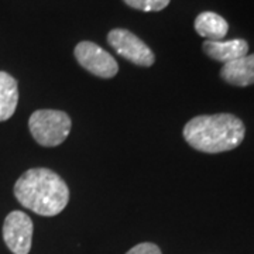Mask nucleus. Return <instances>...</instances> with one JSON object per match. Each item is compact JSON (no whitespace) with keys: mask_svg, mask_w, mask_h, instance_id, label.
<instances>
[{"mask_svg":"<svg viewBox=\"0 0 254 254\" xmlns=\"http://www.w3.org/2000/svg\"><path fill=\"white\" fill-rule=\"evenodd\" d=\"M126 254H163L160 247L154 243H140L130 249Z\"/></svg>","mask_w":254,"mask_h":254,"instance_id":"12","label":"nucleus"},{"mask_svg":"<svg viewBox=\"0 0 254 254\" xmlns=\"http://www.w3.org/2000/svg\"><path fill=\"white\" fill-rule=\"evenodd\" d=\"M71 118L61 110H36L28 120V128L33 138L43 147L63 144L71 133Z\"/></svg>","mask_w":254,"mask_h":254,"instance_id":"3","label":"nucleus"},{"mask_svg":"<svg viewBox=\"0 0 254 254\" xmlns=\"http://www.w3.org/2000/svg\"><path fill=\"white\" fill-rule=\"evenodd\" d=\"M184 138L202 153L218 154L235 150L245 140L243 122L230 113L202 115L190 119L184 126Z\"/></svg>","mask_w":254,"mask_h":254,"instance_id":"2","label":"nucleus"},{"mask_svg":"<svg viewBox=\"0 0 254 254\" xmlns=\"http://www.w3.org/2000/svg\"><path fill=\"white\" fill-rule=\"evenodd\" d=\"M127 6L140 11H160L165 9L171 0H123Z\"/></svg>","mask_w":254,"mask_h":254,"instance_id":"11","label":"nucleus"},{"mask_svg":"<svg viewBox=\"0 0 254 254\" xmlns=\"http://www.w3.org/2000/svg\"><path fill=\"white\" fill-rule=\"evenodd\" d=\"M195 30L206 41H220L229 31V24L225 18L213 11H203L195 18Z\"/></svg>","mask_w":254,"mask_h":254,"instance_id":"9","label":"nucleus"},{"mask_svg":"<svg viewBox=\"0 0 254 254\" xmlns=\"http://www.w3.org/2000/svg\"><path fill=\"white\" fill-rule=\"evenodd\" d=\"M33 220L21 210H13L3 223V240L13 254H28L33 242Z\"/></svg>","mask_w":254,"mask_h":254,"instance_id":"6","label":"nucleus"},{"mask_svg":"<svg viewBox=\"0 0 254 254\" xmlns=\"http://www.w3.org/2000/svg\"><path fill=\"white\" fill-rule=\"evenodd\" d=\"M203 53L208 55L209 58L223 63V65L230 61H235L237 58H242L249 53V44L246 40L236 38L230 41H205L202 44Z\"/></svg>","mask_w":254,"mask_h":254,"instance_id":"7","label":"nucleus"},{"mask_svg":"<svg viewBox=\"0 0 254 254\" xmlns=\"http://www.w3.org/2000/svg\"><path fill=\"white\" fill-rule=\"evenodd\" d=\"M108 43L120 57L138 66H151L154 64V53L150 47L126 28L112 30L108 34Z\"/></svg>","mask_w":254,"mask_h":254,"instance_id":"4","label":"nucleus"},{"mask_svg":"<svg viewBox=\"0 0 254 254\" xmlns=\"http://www.w3.org/2000/svg\"><path fill=\"white\" fill-rule=\"evenodd\" d=\"M18 203L40 216H57L69 200V190L63 178L48 168H31L14 184Z\"/></svg>","mask_w":254,"mask_h":254,"instance_id":"1","label":"nucleus"},{"mask_svg":"<svg viewBox=\"0 0 254 254\" xmlns=\"http://www.w3.org/2000/svg\"><path fill=\"white\" fill-rule=\"evenodd\" d=\"M17 103V81L10 73L0 71V122H4L14 115Z\"/></svg>","mask_w":254,"mask_h":254,"instance_id":"10","label":"nucleus"},{"mask_svg":"<svg viewBox=\"0 0 254 254\" xmlns=\"http://www.w3.org/2000/svg\"><path fill=\"white\" fill-rule=\"evenodd\" d=\"M222 79L233 86H249L254 83V54L245 55L223 65Z\"/></svg>","mask_w":254,"mask_h":254,"instance_id":"8","label":"nucleus"},{"mask_svg":"<svg viewBox=\"0 0 254 254\" xmlns=\"http://www.w3.org/2000/svg\"><path fill=\"white\" fill-rule=\"evenodd\" d=\"M75 58L82 68L95 76L109 79L119 72V65L112 55L95 43L82 41L75 47Z\"/></svg>","mask_w":254,"mask_h":254,"instance_id":"5","label":"nucleus"}]
</instances>
